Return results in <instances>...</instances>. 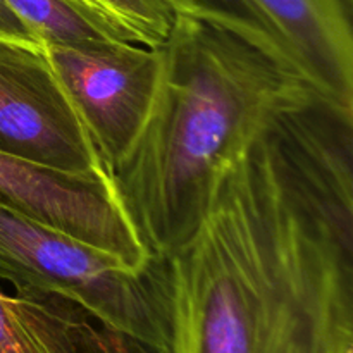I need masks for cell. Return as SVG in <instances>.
<instances>
[{"instance_id":"52a82bcc","label":"cell","mask_w":353,"mask_h":353,"mask_svg":"<svg viewBox=\"0 0 353 353\" xmlns=\"http://www.w3.org/2000/svg\"><path fill=\"white\" fill-rule=\"evenodd\" d=\"M0 202L112 252L138 272L152 259L114 178L57 171L0 150Z\"/></svg>"},{"instance_id":"9c48e42d","label":"cell","mask_w":353,"mask_h":353,"mask_svg":"<svg viewBox=\"0 0 353 353\" xmlns=\"http://www.w3.org/2000/svg\"><path fill=\"white\" fill-rule=\"evenodd\" d=\"M352 128L316 105L285 117L274 130L295 174L347 226L353 217Z\"/></svg>"},{"instance_id":"7c38bea8","label":"cell","mask_w":353,"mask_h":353,"mask_svg":"<svg viewBox=\"0 0 353 353\" xmlns=\"http://www.w3.org/2000/svg\"><path fill=\"white\" fill-rule=\"evenodd\" d=\"M0 37L9 38H34L30 31L26 30L19 17L7 7L3 0H0ZM37 40V38H34Z\"/></svg>"},{"instance_id":"7a4b0ae2","label":"cell","mask_w":353,"mask_h":353,"mask_svg":"<svg viewBox=\"0 0 353 353\" xmlns=\"http://www.w3.org/2000/svg\"><path fill=\"white\" fill-rule=\"evenodd\" d=\"M316 105L307 86L254 43L176 14L159 47L150 105L114 164L121 199L152 257L193 233L236 155L285 117Z\"/></svg>"},{"instance_id":"6da1fadb","label":"cell","mask_w":353,"mask_h":353,"mask_svg":"<svg viewBox=\"0 0 353 353\" xmlns=\"http://www.w3.org/2000/svg\"><path fill=\"white\" fill-rule=\"evenodd\" d=\"M145 278L162 353H353L352 228L303 185L274 131L221 171L193 233Z\"/></svg>"},{"instance_id":"ba28073f","label":"cell","mask_w":353,"mask_h":353,"mask_svg":"<svg viewBox=\"0 0 353 353\" xmlns=\"http://www.w3.org/2000/svg\"><path fill=\"white\" fill-rule=\"evenodd\" d=\"M0 353H150L54 295L0 292Z\"/></svg>"},{"instance_id":"3957f363","label":"cell","mask_w":353,"mask_h":353,"mask_svg":"<svg viewBox=\"0 0 353 353\" xmlns=\"http://www.w3.org/2000/svg\"><path fill=\"white\" fill-rule=\"evenodd\" d=\"M0 279L16 292L69 300L147 352H164V327L145 271L6 202H0Z\"/></svg>"},{"instance_id":"30bf717a","label":"cell","mask_w":353,"mask_h":353,"mask_svg":"<svg viewBox=\"0 0 353 353\" xmlns=\"http://www.w3.org/2000/svg\"><path fill=\"white\" fill-rule=\"evenodd\" d=\"M40 43L124 40L76 0H3ZM128 41V40H124Z\"/></svg>"},{"instance_id":"8992f818","label":"cell","mask_w":353,"mask_h":353,"mask_svg":"<svg viewBox=\"0 0 353 353\" xmlns=\"http://www.w3.org/2000/svg\"><path fill=\"white\" fill-rule=\"evenodd\" d=\"M41 45L52 72L114 172L150 105L159 47L124 40Z\"/></svg>"},{"instance_id":"5b68a950","label":"cell","mask_w":353,"mask_h":353,"mask_svg":"<svg viewBox=\"0 0 353 353\" xmlns=\"http://www.w3.org/2000/svg\"><path fill=\"white\" fill-rule=\"evenodd\" d=\"M0 150L57 171L114 178L34 38L0 37Z\"/></svg>"},{"instance_id":"8fae6325","label":"cell","mask_w":353,"mask_h":353,"mask_svg":"<svg viewBox=\"0 0 353 353\" xmlns=\"http://www.w3.org/2000/svg\"><path fill=\"white\" fill-rule=\"evenodd\" d=\"M124 40L157 48L168 38L176 10L171 0H76Z\"/></svg>"},{"instance_id":"277c9868","label":"cell","mask_w":353,"mask_h":353,"mask_svg":"<svg viewBox=\"0 0 353 353\" xmlns=\"http://www.w3.org/2000/svg\"><path fill=\"white\" fill-rule=\"evenodd\" d=\"M176 14L219 24L307 86L321 109L353 124V0H171Z\"/></svg>"}]
</instances>
